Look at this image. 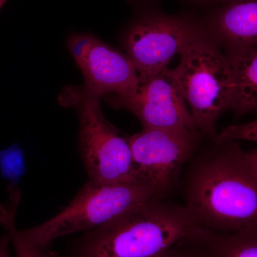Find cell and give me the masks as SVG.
<instances>
[{"label":"cell","mask_w":257,"mask_h":257,"mask_svg":"<svg viewBox=\"0 0 257 257\" xmlns=\"http://www.w3.org/2000/svg\"><path fill=\"white\" fill-rule=\"evenodd\" d=\"M186 166L184 205L202 227L233 232L257 225V177L236 142H214Z\"/></svg>","instance_id":"obj_1"},{"label":"cell","mask_w":257,"mask_h":257,"mask_svg":"<svg viewBox=\"0 0 257 257\" xmlns=\"http://www.w3.org/2000/svg\"><path fill=\"white\" fill-rule=\"evenodd\" d=\"M201 228L185 206L156 198L86 231L63 257H161Z\"/></svg>","instance_id":"obj_2"},{"label":"cell","mask_w":257,"mask_h":257,"mask_svg":"<svg viewBox=\"0 0 257 257\" xmlns=\"http://www.w3.org/2000/svg\"><path fill=\"white\" fill-rule=\"evenodd\" d=\"M101 96L85 86L68 85L58 96L64 107L73 108L79 119V149L89 179L101 183L144 182L139 178L128 138L106 119Z\"/></svg>","instance_id":"obj_3"},{"label":"cell","mask_w":257,"mask_h":257,"mask_svg":"<svg viewBox=\"0 0 257 257\" xmlns=\"http://www.w3.org/2000/svg\"><path fill=\"white\" fill-rule=\"evenodd\" d=\"M174 69L194 125L214 138L219 116L230 109L234 94L232 69L227 55L196 30L181 51Z\"/></svg>","instance_id":"obj_4"},{"label":"cell","mask_w":257,"mask_h":257,"mask_svg":"<svg viewBox=\"0 0 257 257\" xmlns=\"http://www.w3.org/2000/svg\"><path fill=\"white\" fill-rule=\"evenodd\" d=\"M164 197L145 182L106 184L89 179L57 215L22 231L32 242L49 247L57 238L96 229L139 204Z\"/></svg>","instance_id":"obj_5"},{"label":"cell","mask_w":257,"mask_h":257,"mask_svg":"<svg viewBox=\"0 0 257 257\" xmlns=\"http://www.w3.org/2000/svg\"><path fill=\"white\" fill-rule=\"evenodd\" d=\"M199 132L183 128H143L128 138L139 178L164 195L197 150Z\"/></svg>","instance_id":"obj_6"},{"label":"cell","mask_w":257,"mask_h":257,"mask_svg":"<svg viewBox=\"0 0 257 257\" xmlns=\"http://www.w3.org/2000/svg\"><path fill=\"white\" fill-rule=\"evenodd\" d=\"M67 45L89 90L101 97H123L138 89V70L126 54L89 33L72 34Z\"/></svg>","instance_id":"obj_7"},{"label":"cell","mask_w":257,"mask_h":257,"mask_svg":"<svg viewBox=\"0 0 257 257\" xmlns=\"http://www.w3.org/2000/svg\"><path fill=\"white\" fill-rule=\"evenodd\" d=\"M113 107L133 113L143 128L196 130L174 69L169 67L140 80L137 90L123 97L107 96Z\"/></svg>","instance_id":"obj_8"},{"label":"cell","mask_w":257,"mask_h":257,"mask_svg":"<svg viewBox=\"0 0 257 257\" xmlns=\"http://www.w3.org/2000/svg\"><path fill=\"white\" fill-rule=\"evenodd\" d=\"M197 28L182 19L146 15L136 20L126 34L125 49L143 80L168 67Z\"/></svg>","instance_id":"obj_9"},{"label":"cell","mask_w":257,"mask_h":257,"mask_svg":"<svg viewBox=\"0 0 257 257\" xmlns=\"http://www.w3.org/2000/svg\"><path fill=\"white\" fill-rule=\"evenodd\" d=\"M210 25L229 49L257 47V0H227L212 17Z\"/></svg>","instance_id":"obj_10"},{"label":"cell","mask_w":257,"mask_h":257,"mask_svg":"<svg viewBox=\"0 0 257 257\" xmlns=\"http://www.w3.org/2000/svg\"><path fill=\"white\" fill-rule=\"evenodd\" d=\"M227 57L234 80L230 109L239 116L257 109V47L229 48Z\"/></svg>","instance_id":"obj_11"},{"label":"cell","mask_w":257,"mask_h":257,"mask_svg":"<svg viewBox=\"0 0 257 257\" xmlns=\"http://www.w3.org/2000/svg\"><path fill=\"white\" fill-rule=\"evenodd\" d=\"M199 237L214 257H257V225L233 232L203 228Z\"/></svg>","instance_id":"obj_12"},{"label":"cell","mask_w":257,"mask_h":257,"mask_svg":"<svg viewBox=\"0 0 257 257\" xmlns=\"http://www.w3.org/2000/svg\"><path fill=\"white\" fill-rule=\"evenodd\" d=\"M21 200V192L9 193L6 202L0 204V225L9 236L17 257H53L48 247L32 242L15 224L17 211Z\"/></svg>","instance_id":"obj_13"},{"label":"cell","mask_w":257,"mask_h":257,"mask_svg":"<svg viewBox=\"0 0 257 257\" xmlns=\"http://www.w3.org/2000/svg\"><path fill=\"white\" fill-rule=\"evenodd\" d=\"M0 171L3 178L10 181V185L18 187L19 181L26 171L24 153L18 145L0 152Z\"/></svg>","instance_id":"obj_14"},{"label":"cell","mask_w":257,"mask_h":257,"mask_svg":"<svg viewBox=\"0 0 257 257\" xmlns=\"http://www.w3.org/2000/svg\"><path fill=\"white\" fill-rule=\"evenodd\" d=\"M199 231L192 237L179 241L161 257H214L199 239Z\"/></svg>","instance_id":"obj_15"},{"label":"cell","mask_w":257,"mask_h":257,"mask_svg":"<svg viewBox=\"0 0 257 257\" xmlns=\"http://www.w3.org/2000/svg\"><path fill=\"white\" fill-rule=\"evenodd\" d=\"M240 140L257 143V118L246 124L227 126L213 138V141L217 143Z\"/></svg>","instance_id":"obj_16"},{"label":"cell","mask_w":257,"mask_h":257,"mask_svg":"<svg viewBox=\"0 0 257 257\" xmlns=\"http://www.w3.org/2000/svg\"><path fill=\"white\" fill-rule=\"evenodd\" d=\"M11 241L9 236L5 234L0 238V257H12L9 246Z\"/></svg>","instance_id":"obj_17"},{"label":"cell","mask_w":257,"mask_h":257,"mask_svg":"<svg viewBox=\"0 0 257 257\" xmlns=\"http://www.w3.org/2000/svg\"><path fill=\"white\" fill-rule=\"evenodd\" d=\"M246 157L248 165L251 167L253 174L257 177V150L246 152Z\"/></svg>","instance_id":"obj_18"},{"label":"cell","mask_w":257,"mask_h":257,"mask_svg":"<svg viewBox=\"0 0 257 257\" xmlns=\"http://www.w3.org/2000/svg\"><path fill=\"white\" fill-rule=\"evenodd\" d=\"M8 1V0H0V10L3 8V5L5 4V3Z\"/></svg>","instance_id":"obj_19"}]
</instances>
